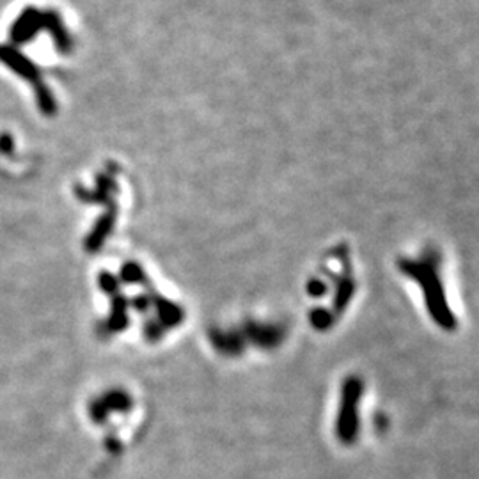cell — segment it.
Returning a JSON list of instances; mask_svg holds the SVG:
<instances>
[{
  "label": "cell",
  "instance_id": "obj_1",
  "mask_svg": "<svg viewBox=\"0 0 479 479\" xmlns=\"http://www.w3.org/2000/svg\"><path fill=\"white\" fill-rule=\"evenodd\" d=\"M0 59H2L6 64L11 66L15 71H18L20 76H25L30 84L36 85L37 96H40V102H41L40 105L43 107V110H47V112H52V110H54V100H52V96L48 95V91L45 89L43 82H41V78H40V71H37L36 66L30 64L25 57H20V55L16 54L15 50H11V48H4V50H0Z\"/></svg>",
  "mask_w": 479,
  "mask_h": 479
}]
</instances>
